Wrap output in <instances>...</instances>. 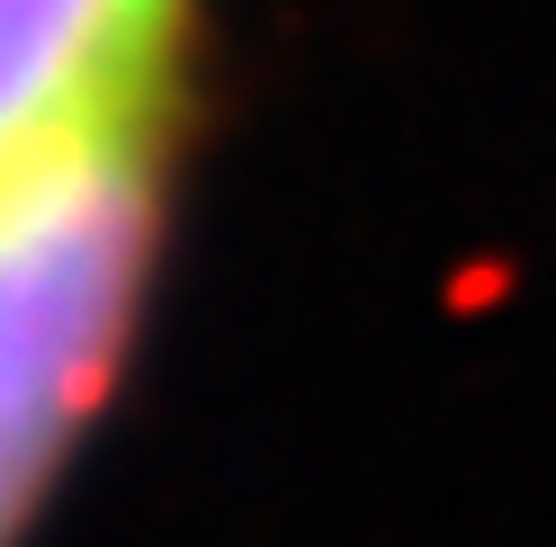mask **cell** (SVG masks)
<instances>
[{
	"label": "cell",
	"instance_id": "6da1fadb",
	"mask_svg": "<svg viewBox=\"0 0 556 547\" xmlns=\"http://www.w3.org/2000/svg\"><path fill=\"white\" fill-rule=\"evenodd\" d=\"M206 81H153L0 170V547H37L144 359Z\"/></svg>",
	"mask_w": 556,
	"mask_h": 547
},
{
	"label": "cell",
	"instance_id": "7a4b0ae2",
	"mask_svg": "<svg viewBox=\"0 0 556 547\" xmlns=\"http://www.w3.org/2000/svg\"><path fill=\"white\" fill-rule=\"evenodd\" d=\"M198 0H0V170L198 73Z\"/></svg>",
	"mask_w": 556,
	"mask_h": 547
}]
</instances>
